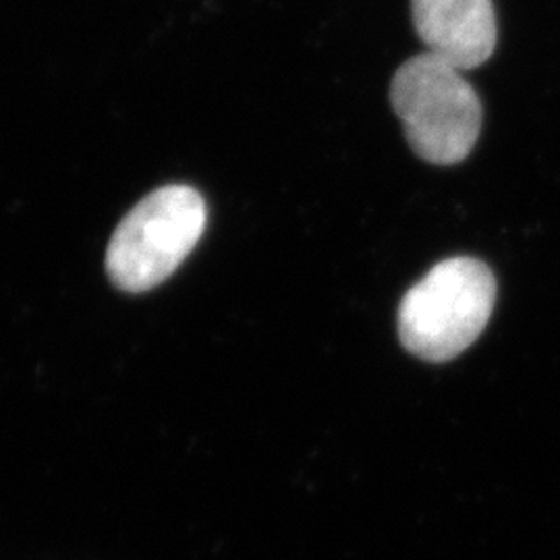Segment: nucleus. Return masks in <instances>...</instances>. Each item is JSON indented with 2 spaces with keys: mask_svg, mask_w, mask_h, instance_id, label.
<instances>
[{
  "mask_svg": "<svg viewBox=\"0 0 560 560\" xmlns=\"http://www.w3.org/2000/svg\"><path fill=\"white\" fill-rule=\"evenodd\" d=\"M390 101L413 152L432 164L465 161L481 131V102L459 69L423 52L400 65Z\"/></svg>",
  "mask_w": 560,
  "mask_h": 560,
  "instance_id": "nucleus-2",
  "label": "nucleus"
},
{
  "mask_svg": "<svg viewBox=\"0 0 560 560\" xmlns=\"http://www.w3.org/2000/svg\"><path fill=\"white\" fill-rule=\"evenodd\" d=\"M411 13L428 52L459 71L480 67L497 48L492 0H411Z\"/></svg>",
  "mask_w": 560,
  "mask_h": 560,
  "instance_id": "nucleus-4",
  "label": "nucleus"
},
{
  "mask_svg": "<svg viewBox=\"0 0 560 560\" xmlns=\"http://www.w3.org/2000/svg\"><path fill=\"white\" fill-rule=\"evenodd\" d=\"M206 203L189 185H166L120 221L106 252L108 279L127 293H145L168 279L206 229Z\"/></svg>",
  "mask_w": 560,
  "mask_h": 560,
  "instance_id": "nucleus-3",
  "label": "nucleus"
},
{
  "mask_svg": "<svg viewBox=\"0 0 560 560\" xmlns=\"http://www.w3.org/2000/svg\"><path fill=\"white\" fill-rule=\"evenodd\" d=\"M494 301L497 279L483 261H441L400 301V342L421 360H453L483 332Z\"/></svg>",
  "mask_w": 560,
  "mask_h": 560,
  "instance_id": "nucleus-1",
  "label": "nucleus"
}]
</instances>
